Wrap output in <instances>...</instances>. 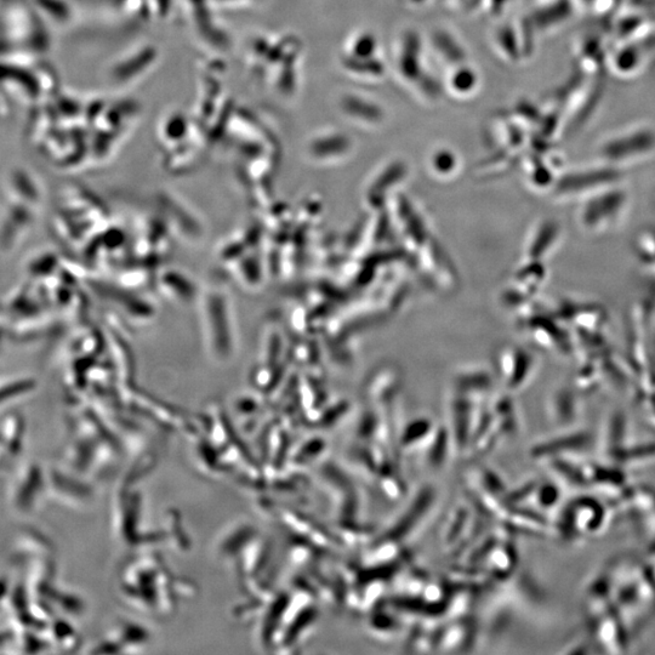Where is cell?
I'll use <instances>...</instances> for the list:
<instances>
[{"label": "cell", "instance_id": "obj_1", "mask_svg": "<svg viewBox=\"0 0 655 655\" xmlns=\"http://www.w3.org/2000/svg\"><path fill=\"white\" fill-rule=\"evenodd\" d=\"M630 197L620 184L606 187L580 202L577 220L580 229L589 235H605L623 221Z\"/></svg>", "mask_w": 655, "mask_h": 655}, {"label": "cell", "instance_id": "obj_2", "mask_svg": "<svg viewBox=\"0 0 655 655\" xmlns=\"http://www.w3.org/2000/svg\"><path fill=\"white\" fill-rule=\"evenodd\" d=\"M655 130L647 124L631 125L603 140L597 148L601 163L622 169L654 155Z\"/></svg>", "mask_w": 655, "mask_h": 655}, {"label": "cell", "instance_id": "obj_3", "mask_svg": "<svg viewBox=\"0 0 655 655\" xmlns=\"http://www.w3.org/2000/svg\"><path fill=\"white\" fill-rule=\"evenodd\" d=\"M622 169L605 163L596 167L582 168L562 175L557 180L555 193L562 199H583L606 187L622 182Z\"/></svg>", "mask_w": 655, "mask_h": 655}, {"label": "cell", "instance_id": "obj_4", "mask_svg": "<svg viewBox=\"0 0 655 655\" xmlns=\"http://www.w3.org/2000/svg\"><path fill=\"white\" fill-rule=\"evenodd\" d=\"M607 50L598 34H586L577 48L578 72L585 77H600L607 67Z\"/></svg>", "mask_w": 655, "mask_h": 655}, {"label": "cell", "instance_id": "obj_5", "mask_svg": "<svg viewBox=\"0 0 655 655\" xmlns=\"http://www.w3.org/2000/svg\"><path fill=\"white\" fill-rule=\"evenodd\" d=\"M560 237L561 229L556 222H544L534 232L532 242L528 246V256H531L532 259H539L541 256L550 253Z\"/></svg>", "mask_w": 655, "mask_h": 655}, {"label": "cell", "instance_id": "obj_6", "mask_svg": "<svg viewBox=\"0 0 655 655\" xmlns=\"http://www.w3.org/2000/svg\"><path fill=\"white\" fill-rule=\"evenodd\" d=\"M590 442L591 437L588 434L563 436L556 438L555 441H551L549 444H541V446L534 448L533 454L537 458H544L548 457V455L561 453V451H577V449L589 446Z\"/></svg>", "mask_w": 655, "mask_h": 655}, {"label": "cell", "instance_id": "obj_7", "mask_svg": "<svg viewBox=\"0 0 655 655\" xmlns=\"http://www.w3.org/2000/svg\"><path fill=\"white\" fill-rule=\"evenodd\" d=\"M552 412L562 424H569L577 417V397L571 390L562 389L552 400Z\"/></svg>", "mask_w": 655, "mask_h": 655}, {"label": "cell", "instance_id": "obj_8", "mask_svg": "<svg viewBox=\"0 0 655 655\" xmlns=\"http://www.w3.org/2000/svg\"><path fill=\"white\" fill-rule=\"evenodd\" d=\"M634 249L641 264L655 272V231L641 232L635 239Z\"/></svg>", "mask_w": 655, "mask_h": 655}, {"label": "cell", "instance_id": "obj_9", "mask_svg": "<svg viewBox=\"0 0 655 655\" xmlns=\"http://www.w3.org/2000/svg\"><path fill=\"white\" fill-rule=\"evenodd\" d=\"M431 425L427 420L415 421L410 425L404 435L402 436L401 444L404 447L413 446V444L420 443L419 441L425 440L429 436Z\"/></svg>", "mask_w": 655, "mask_h": 655}, {"label": "cell", "instance_id": "obj_10", "mask_svg": "<svg viewBox=\"0 0 655 655\" xmlns=\"http://www.w3.org/2000/svg\"><path fill=\"white\" fill-rule=\"evenodd\" d=\"M534 493L537 494V504L541 509L551 508L560 499V493L552 484H545V486L538 487V489L535 488Z\"/></svg>", "mask_w": 655, "mask_h": 655}]
</instances>
